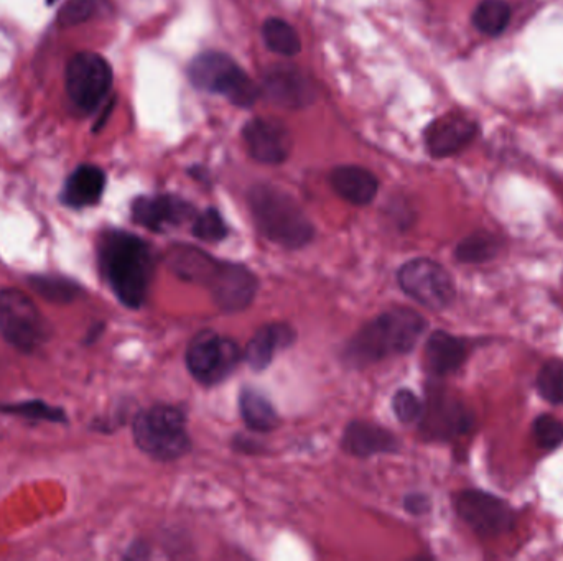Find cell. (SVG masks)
Listing matches in <instances>:
<instances>
[{
	"instance_id": "34",
	"label": "cell",
	"mask_w": 563,
	"mask_h": 561,
	"mask_svg": "<svg viewBox=\"0 0 563 561\" xmlns=\"http://www.w3.org/2000/svg\"><path fill=\"white\" fill-rule=\"evenodd\" d=\"M104 326L103 323H99L98 326H94L93 331H89L88 336H86V343H94L96 339L99 338V334L103 333Z\"/></svg>"
},
{
	"instance_id": "4",
	"label": "cell",
	"mask_w": 563,
	"mask_h": 561,
	"mask_svg": "<svg viewBox=\"0 0 563 561\" xmlns=\"http://www.w3.org/2000/svg\"><path fill=\"white\" fill-rule=\"evenodd\" d=\"M132 433L135 445L160 461L182 458L190 450L187 415L173 405H154L137 413Z\"/></svg>"
},
{
	"instance_id": "17",
	"label": "cell",
	"mask_w": 563,
	"mask_h": 561,
	"mask_svg": "<svg viewBox=\"0 0 563 561\" xmlns=\"http://www.w3.org/2000/svg\"><path fill=\"white\" fill-rule=\"evenodd\" d=\"M343 450L358 458L387 455L399 451V440L394 433L377 423L354 420L346 427L341 440Z\"/></svg>"
},
{
	"instance_id": "27",
	"label": "cell",
	"mask_w": 563,
	"mask_h": 561,
	"mask_svg": "<svg viewBox=\"0 0 563 561\" xmlns=\"http://www.w3.org/2000/svg\"><path fill=\"white\" fill-rule=\"evenodd\" d=\"M28 282L35 292L53 303L73 302L81 292L78 283L71 282L65 277H58V275H33V277H28Z\"/></svg>"
},
{
	"instance_id": "9",
	"label": "cell",
	"mask_w": 563,
	"mask_h": 561,
	"mask_svg": "<svg viewBox=\"0 0 563 561\" xmlns=\"http://www.w3.org/2000/svg\"><path fill=\"white\" fill-rule=\"evenodd\" d=\"M241 359L238 344L213 331H203L195 336L187 351L188 371L203 385L223 382L236 371Z\"/></svg>"
},
{
	"instance_id": "14",
	"label": "cell",
	"mask_w": 563,
	"mask_h": 561,
	"mask_svg": "<svg viewBox=\"0 0 563 561\" xmlns=\"http://www.w3.org/2000/svg\"><path fill=\"white\" fill-rule=\"evenodd\" d=\"M262 88L270 101L287 109H302L317 98V88L312 79L297 66H272L264 75Z\"/></svg>"
},
{
	"instance_id": "30",
	"label": "cell",
	"mask_w": 563,
	"mask_h": 561,
	"mask_svg": "<svg viewBox=\"0 0 563 561\" xmlns=\"http://www.w3.org/2000/svg\"><path fill=\"white\" fill-rule=\"evenodd\" d=\"M193 236L203 242H219L228 236V226L218 209L208 208L196 216L191 226Z\"/></svg>"
},
{
	"instance_id": "24",
	"label": "cell",
	"mask_w": 563,
	"mask_h": 561,
	"mask_svg": "<svg viewBox=\"0 0 563 561\" xmlns=\"http://www.w3.org/2000/svg\"><path fill=\"white\" fill-rule=\"evenodd\" d=\"M501 242L491 232H475L456 246L455 259L461 264H483L499 254Z\"/></svg>"
},
{
	"instance_id": "31",
	"label": "cell",
	"mask_w": 563,
	"mask_h": 561,
	"mask_svg": "<svg viewBox=\"0 0 563 561\" xmlns=\"http://www.w3.org/2000/svg\"><path fill=\"white\" fill-rule=\"evenodd\" d=\"M532 433L542 450H555L563 443V422L554 415H540L532 425Z\"/></svg>"
},
{
	"instance_id": "32",
	"label": "cell",
	"mask_w": 563,
	"mask_h": 561,
	"mask_svg": "<svg viewBox=\"0 0 563 561\" xmlns=\"http://www.w3.org/2000/svg\"><path fill=\"white\" fill-rule=\"evenodd\" d=\"M392 410L402 423L419 422L424 413V404L417 395L409 389L397 390L392 399Z\"/></svg>"
},
{
	"instance_id": "21",
	"label": "cell",
	"mask_w": 563,
	"mask_h": 561,
	"mask_svg": "<svg viewBox=\"0 0 563 561\" xmlns=\"http://www.w3.org/2000/svg\"><path fill=\"white\" fill-rule=\"evenodd\" d=\"M330 183L336 195L356 206H366L376 198L379 181L373 173L356 165H343L331 172Z\"/></svg>"
},
{
	"instance_id": "13",
	"label": "cell",
	"mask_w": 563,
	"mask_h": 561,
	"mask_svg": "<svg viewBox=\"0 0 563 561\" xmlns=\"http://www.w3.org/2000/svg\"><path fill=\"white\" fill-rule=\"evenodd\" d=\"M242 139L251 157L266 165H280L292 152V135L274 119H252L242 130Z\"/></svg>"
},
{
	"instance_id": "16",
	"label": "cell",
	"mask_w": 563,
	"mask_h": 561,
	"mask_svg": "<svg viewBox=\"0 0 563 561\" xmlns=\"http://www.w3.org/2000/svg\"><path fill=\"white\" fill-rule=\"evenodd\" d=\"M480 134V127L470 117L461 114H447L438 117L425 130V145L435 158L453 157Z\"/></svg>"
},
{
	"instance_id": "28",
	"label": "cell",
	"mask_w": 563,
	"mask_h": 561,
	"mask_svg": "<svg viewBox=\"0 0 563 561\" xmlns=\"http://www.w3.org/2000/svg\"><path fill=\"white\" fill-rule=\"evenodd\" d=\"M0 412L30 418V420H37V422H66V413L63 408L53 407L43 400H27V402H19V404L0 405Z\"/></svg>"
},
{
	"instance_id": "2",
	"label": "cell",
	"mask_w": 563,
	"mask_h": 561,
	"mask_svg": "<svg viewBox=\"0 0 563 561\" xmlns=\"http://www.w3.org/2000/svg\"><path fill=\"white\" fill-rule=\"evenodd\" d=\"M427 328L424 316L402 308L387 311L363 326L343 349L346 364L354 367L369 366L386 357L407 354L419 343Z\"/></svg>"
},
{
	"instance_id": "15",
	"label": "cell",
	"mask_w": 563,
	"mask_h": 561,
	"mask_svg": "<svg viewBox=\"0 0 563 561\" xmlns=\"http://www.w3.org/2000/svg\"><path fill=\"white\" fill-rule=\"evenodd\" d=\"M131 211L135 224L154 232L178 228L195 216V208L188 201L173 195L140 196Z\"/></svg>"
},
{
	"instance_id": "23",
	"label": "cell",
	"mask_w": 563,
	"mask_h": 561,
	"mask_svg": "<svg viewBox=\"0 0 563 561\" xmlns=\"http://www.w3.org/2000/svg\"><path fill=\"white\" fill-rule=\"evenodd\" d=\"M511 5L506 0H481L473 12V25L488 37H499L511 22Z\"/></svg>"
},
{
	"instance_id": "10",
	"label": "cell",
	"mask_w": 563,
	"mask_h": 561,
	"mask_svg": "<svg viewBox=\"0 0 563 561\" xmlns=\"http://www.w3.org/2000/svg\"><path fill=\"white\" fill-rule=\"evenodd\" d=\"M200 283L208 287L216 305L228 313L246 310L256 298V275L234 262H221L211 257Z\"/></svg>"
},
{
	"instance_id": "6",
	"label": "cell",
	"mask_w": 563,
	"mask_h": 561,
	"mask_svg": "<svg viewBox=\"0 0 563 561\" xmlns=\"http://www.w3.org/2000/svg\"><path fill=\"white\" fill-rule=\"evenodd\" d=\"M0 334L10 346L27 354L48 339L47 321L32 298L17 288L0 290Z\"/></svg>"
},
{
	"instance_id": "26",
	"label": "cell",
	"mask_w": 563,
	"mask_h": 561,
	"mask_svg": "<svg viewBox=\"0 0 563 561\" xmlns=\"http://www.w3.org/2000/svg\"><path fill=\"white\" fill-rule=\"evenodd\" d=\"M111 12V0H68L58 12L61 27H76Z\"/></svg>"
},
{
	"instance_id": "1",
	"label": "cell",
	"mask_w": 563,
	"mask_h": 561,
	"mask_svg": "<svg viewBox=\"0 0 563 561\" xmlns=\"http://www.w3.org/2000/svg\"><path fill=\"white\" fill-rule=\"evenodd\" d=\"M98 262L117 300L131 310L142 308L154 275L149 244L131 232L111 229L99 237Z\"/></svg>"
},
{
	"instance_id": "29",
	"label": "cell",
	"mask_w": 563,
	"mask_h": 561,
	"mask_svg": "<svg viewBox=\"0 0 563 561\" xmlns=\"http://www.w3.org/2000/svg\"><path fill=\"white\" fill-rule=\"evenodd\" d=\"M537 390L540 397L550 404L563 405V361L550 359L537 374Z\"/></svg>"
},
{
	"instance_id": "7",
	"label": "cell",
	"mask_w": 563,
	"mask_h": 561,
	"mask_svg": "<svg viewBox=\"0 0 563 561\" xmlns=\"http://www.w3.org/2000/svg\"><path fill=\"white\" fill-rule=\"evenodd\" d=\"M112 68L98 53L83 51L71 58L66 68L65 88L71 106L81 116L96 111L112 88Z\"/></svg>"
},
{
	"instance_id": "8",
	"label": "cell",
	"mask_w": 563,
	"mask_h": 561,
	"mask_svg": "<svg viewBox=\"0 0 563 561\" xmlns=\"http://www.w3.org/2000/svg\"><path fill=\"white\" fill-rule=\"evenodd\" d=\"M397 282L404 293L429 310H445L456 297L452 275L432 259L405 262L397 272Z\"/></svg>"
},
{
	"instance_id": "33",
	"label": "cell",
	"mask_w": 563,
	"mask_h": 561,
	"mask_svg": "<svg viewBox=\"0 0 563 561\" xmlns=\"http://www.w3.org/2000/svg\"><path fill=\"white\" fill-rule=\"evenodd\" d=\"M405 510L414 515H424L430 510V499L425 494H409L404 501Z\"/></svg>"
},
{
	"instance_id": "18",
	"label": "cell",
	"mask_w": 563,
	"mask_h": 561,
	"mask_svg": "<svg viewBox=\"0 0 563 561\" xmlns=\"http://www.w3.org/2000/svg\"><path fill=\"white\" fill-rule=\"evenodd\" d=\"M425 367L435 377L450 376L465 364L468 348L463 339L447 331H435L425 344Z\"/></svg>"
},
{
	"instance_id": "25",
	"label": "cell",
	"mask_w": 563,
	"mask_h": 561,
	"mask_svg": "<svg viewBox=\"0 0 563 561\" xmlns=\"http://www.w3.org/2000/svg\"><path fill=\"white\" fill-rule=\"evenodd\" d=\"M264 42L277 55L295 56L302 50V40L297 30L282 19H267L262 27Z\"/></svg>"
},
{
	"instance_id": "20",
	"label": "cell",
	"mask_w": 563,
	"mask_h": 561,
	"mask_svg": "<svg viewBox=\"0 0 563 561\" xmlns=\"http://www.w3.org/2000/svg\"><path fill=\"white\" fill-rule=\"evenodd\" d=\"M104 190L106 173L96 165H81L66 180L61 201L68 208H89L101 201Z\"/></svg>"
},
{
	"instance_id": "5",
	"label": "cell",
	"mask_w": 563,
	"mask_h": 561,
	"mask_svg": "<svg viewBox=\"0 0 563 561\" xmlns=\"http://www.w3.org/2000/svg\"><path fill=\"white\" fill-rule=\"evenodd\" d=\"M188 76L195 88L221 94L238 107H251L261 94L251 76L231 56L216 51L196 56L190 63Z\"/></svg>"
},
{
	"instance_id": "22",
	"label": "cell",
	"mask_w": 563,
	"mask_h": 561,
	"mask_svg": "<svg viewBox=\"0 0 563 561\" xmlns=\"http://www.w3.org/2000/svg\"><path fill=\"white\" fill-rule=\"evenodd\" d=\"M239 410L246 427L254 432H274L275 428L279 427V415L275 412L274 405L270 404V400L259 390L251 387L242 389L239 395Z\"/></svg>"
},
{
	"instance_id": "11",
	"label": "cell",
	"mask_w": 563,
	"mask_h": 561,
	"mask_svg": "<svg viewBox=\"0 0 563 561\" xmlns=\"http://www.w3.org/2000/svg\"><path fill=\"white\" fill-rule=\"evenodd\" d=\"M456 514L476 534L498 537L508 534L516 522V514L508 502L480 489H465L453 497Z\"/></svg>"
},
{
	"instance_id": "3",
	"label": "cell",
	"mask_w": 563,
	"mask_h": 561,
	"mask_svg": "<svg viewBox=\"0 0 563 561\" xmlns=\"http://www.w3.org/2000/svg\"><path fill=\"white\" fill-rule=\"evenodd\" d=\"M247 201L256 228L267 241L292 251L312 242V221L285 191L272 185L252 186Z\"/></svg>"
},
{
	"instance_id": "35",
	"label": "cell",
	"mask_w": 563,
	"mask_h": 561,
	"mask_svg": "<svg viewBox=\"0 0 563 561\" xmlns=\"http://www.w3.org/2000/svg\"><path fill=\"white\" fill-rule=\"evenodd\" d=\"M48 4H55L56 0H47Z\"/></svg>"
},
{
	"instance_id": "12",
	"label": "cell",
	"mask_w": 563,
	"mask_h": 561,
	"mask_svg": "<svg viewBox=\"0 0 563 561\" xmlns=\"http://www.w3.org/2000/svg\"><path fill=\"white\" fill-rule=\"evenodd\" d=\"M422 432L432 440H452L470 432L473 417L465 405L445 392H432L422 413Z\"/></svg>"
},
{
	"instance_id": "19",
	"label": "cell",
	"mask_w": 563,
	"mask_h": 561,
	"mask_svg": "<svg viewBox=\"0 0 563 561\" xmlns=\"http://www.w3.org/2000/svg\"><path fill=\"white\" fill-rule=\"evenodd\" d=\"M294 341L295 333L289 325L272 323L262 326L261 330L254 334V338L247 343L242 359L254 371H264L274 359L275 353L279 349L289 348Z\"/></svg>"
}]
</instances>
